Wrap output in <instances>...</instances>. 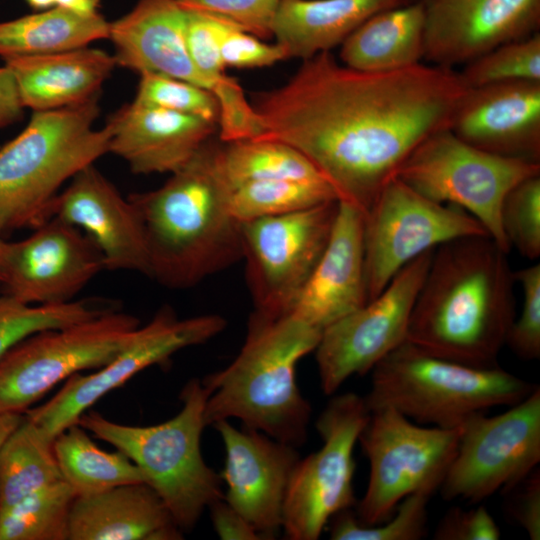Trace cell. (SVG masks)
<instances>
[{
  "instance_id": "1",
  "label": "cell",
  "mask_w": 540,
  "mask_h": 540,
  "mask_svg": "<svg viewBox=\"0 0 540 540\" xmlns=\"http://www.w3.org/2000/svg\"><path fill=\"white\" fill-rule=\"evenodd\" d=\"M468 89L452 68L363 72L325 51L303 60L284 85L255 94L252 105L258 138L298 150L338 201L365 214L412 152L450 128Z\"/></svg>"
},
{
  "instance_id": "2",
  "label": "cell",
  "mask_w": 540,
  "mask_h": 540,
  "mask_svg": "<svg viewBox=\"0 0 540 540\" xmlns=\"http://www.w3.org/2000/svg\"><path fill=\"white\" fill-rule=\"evenodd\" d=\"M507 254L488 235L461 237L435 248L406 341L467 365L496 366L516 317V281Z\"/></svg>"
},
{
  "instance_id": "3",
  "label": "cell",
  "mask_w": 540,
  "mask_h": 540,
  "mask_svg": "<svg viewBox=\"0 0 540 540\" xmlns=\"http://www.w3.org/2000/svg\"><path fill=\"white\" fill-rule=\"evenodd\" d=\"M215 150L210 140L162 186L128 197L143 226L148 277L164 287L190 288L242 259L241 222Z\"/></svg>"
},
{
  "instance_id": "4",
  "label": "cell",
  "mask_w": 540,
  "mask_h": 540,
  "mask_svg": "<svg viewBox=\"0 0 540 540\" xmlns=\"http://www.w3.org/2000/svg\"><path fill=\"white\" fill-rule=\"evenodd\" d=\"M322 332L287 314L253 312L245 342L224 369L201 380L208 392L206 426L238 419L244 428L299 447L312 408L298 387V362L315 351Z\"/></svg>"
},
{
  "instance_id": "5",
  "label": "cell",
  "mask_w": 540,
  "mask_h": 540,
  "mask_svg": "<svg viewBox=\"0 0 540 540\" xmlns=\"http://www.w3.org/2000/svg\"><path fill=\"white\" fill-rule=\"evenodd\" d=\"M98 99L35 111L24 130L0 148L3 232L32 230L51 218L60 187L109 153V125L94 128Z\"/></svg>"
},
{
  "instance_id": "6",
  "label": "cell",
  "mask_w": 540,
  "mask_h": 540,
  "mask_svg": "<svg viewBox=\"0 0 540 540\" xmlns=\"http://www.w3.org/2000/svg\"><path fill=\"white\" fill-rule=\"evenodd\" d=\"M207 397L201 380L193 378L180 393L182 409L163 423L125 425L96 411L83 413L78 420L86 431L116 447L139 467L182 532L192 530L205 508L224 497L220 475L201 453Z\"/></svg>"
},
{
  "instance_id": "7",
  "label": "cell",
  "mask_w": 540,
  "mask_h": 540,
  "mask_svg": "<svg viewBox=\"0 0 540 540\" xmlns=\"http://www.w3.org/2000/svg\"><path fill=\"white\" fill-rule=\"evenodd\" d=\"M536 386L498 365H467L405 341L372 369L364 399L369 411L388 406L419 424L451 429L492 407L517 404Z\"/></svg>"
},
{
  "instance_id": "8",
  "label": "cell",
  "mask_w": 540,
  "mask_h": 540,
  "mask_svg": "<svg viewBox=\"0 0 540 540\" xmlns=\"http://www.w3.org/2000/svg\"><path fill=\"white\" fill-rule=\"evenodd\" d=\"M540 175V162L496 155L476 148L449 129L423 141L401 166L397 178L425 197L462 208L475 217L506 253L501 207L521 181Z\"/></svg>"
},
{
  "instance_id": "9",
  "label": "cell",
  "mask_w": 540,
  "mask_h": 540,
  "mask_svg": "<svg viewBox=\"0 0 540 540\" xmlns=\"http://www.w3.org/2000/svg\"><path fill=\"white\" fill-rule=\"evenodd\" d=\"M358 441L370 475L355 515L372 526L389 519L408 495H433L440 488L457 451L459 428L425 427L383 406L370 411Z\"/></svg>"
},
{
  "instance_id": "10",
  "label": "cell",
  "mask_w": 540,
  "mask_h": 540,
  "mask_svg": "<svg viewBox=\"0 0 540 540\" xmlns=\"http://www.w3.org/2000/svg\"><path fill=\"white\" fill-rule=\"evenodd\" d=\"M140 325L137 317L114 309L24 338L0 359V413H24L63 379L105 366Z\"/></svg>"
},
{
  "instance_id": "11",
  "label": "cell",
  "mask_w": 540,
  "mask_h": 540,
  "mask_svg": "<svg viewBox=\"0 0 540 540\" xmlns=\"http://www.w3.org/2000/svg\"><path fill=\"white\" fill-rule=\"evenodd\" d=\"M370 411L348 392L332 398L316 420L322 447L299 459L287 488L282 529L290 540H317L330 519L356 505L353 451Z\"/></svg>"
},
{
  "instance_id": "12",
  "label": "cell",
  "mask_w": 540,
  "mask_h": 540,
  "mask_svg": "<svg viewBox=\"0 0 540 540\" xmlns=\"http://www.w3.org/2000/svg\"><path fill=\"white\" fill-rule=\"evenodd\" d=\"M474 235L489 236L471 214L433 201L394 178L364 214L368 301L420 255L454 239Z\"/></svg>"
},
{
  "instance_id": "13",
  "label": "cell",
  "mask_w": 540,
  "mask_h": 540,
  "mask_svg": "<svg viewBox=\"0 0 540 540\" xmlns=\"http://www.w3.org/2000/svg\"><path fill=\"white\" fill-rule=\"evenodd\" d=\"M540 462V387L505 412L477 413L459 427L455 457L439 488L445 500L505 493Z\"/></svg>"
},
{
  "instance_id": "14",
  "label": "cell",
  "mask_w": 540,
  "mask_h": 540,
  "mask_svg": "<svg viewBox=\"0 0 540 540\" xmlns=\"http://www.w3.org/2000/svg\"><path fill=\"white\" fill-rule=\"evenodd\" d=\"M338 201L241 223L242 259L255 312L288 314L329 241Z\"/></svg>"
},
{
  "instance_id": "15",
  "label": "cell",
  "mask_w": 540,
  "mask_h": 540,
  "mask_svg": "<svg viewBox=\"0 0 540 540\" xmlns=\"http://www.w3.org/2000/svg\"><path fill=\"white\" fill-rule=\"evenodd\" d=\"M226 327L217 314L179 318L169 306L139 326L128 344L105 366L90 375L76 373L49 401L24 414L49 439L79 418L97 400L127 380L155 364L168 360L180 350L208 342Z\"/></svg>"
},
{
  "instance_id": "16",
  "label": "cell",
  "mask_w": 540,
  "mask_h": 540,
  "mask_svg": "<svg viewBox=\"0 0 540 540\" xmlns=\"http://www.w3.org/2000/svg\"><path fill=\"white\" fill-rule=\"evenodd\" d=\"M433 251L408 263L375 298L323 330L315 354L324 394H333L353 375L372 371L406 341Z\"/></svg>"
},
{
  "instance_id": "17",
  "label": "cell",
  "mask_w": 540,
  "mask_h": 540,
  "mask_svg": "<svg viewBox=\"0 0 540 540\" xmlns=\"http://www.w3.org/2000/svg\"><path fill=\"white\" fill-rule=\"evenodd\" d=\"M32 230L3 245L0 285L5 294L26 304H63L105 270L99 248L79 228L51 217Z\"/></svg>"
},
{
  "instance_id": "18",
  "label": "cell",
  "mask_w": 540,
  "mask_h": 540,
  "mask_svg": "<svg viewBox=\"0 0 540 540\" xmlns=\"http://www.w3.org/2000/svg\"><path fill=\"white\" fill-rule=\"evenodd\" d=\"M424 59L454 69L505 43L539 32L540 0H418Z\"/></svg>"
},
{
  "instance_id": "19",
  "label": "cell",
  "mask_w": 540,
  "mask_h": 540,
  "mask_svg": "<svg viewBox=\"0 0 540 540\" xmlns=\"http://www.w3.org/2000/svg\"><path fill=\"white\" fill-rule=\"evenodd\" d=\"M225 448L219 474L226 484L224 500L263 537L274 539L282 529L283 506L293 470L300 459L296 447L229 420L212 425Z\"/></svg>"
},
{
  "instance_id": "20",
  "label": "cell",
  "mask_w": 540,
  "mask_h": 540,
  "mask_svg": "<svg viewBox=\"0 0 540 540\" xmlns=\"http://www.w3.org/2000/svg\"><path fill=\"white\" fill-rule=\"evenodd\" d=\"M56 217L83 231L102 253L106 270L149 274L140 217L129 200L97 169L79 171L52 205Z\"/></svg>"
},
{
  "instance_id": "21",
  "label": "cell",
  "mask_w": 540,
  "mask_h": 540,
  "mask_svg": "<svg viewBox=\"0 0 540 540\" xmlns=\"http://www.w3.org/2000/svg\"><path fill=\"white\" fill-rule=\"evenodd\" d=\"M449 130L481 150L540 162V81L469 88Z\"/></svg>"
},
{
  "instance_id": "22",
  "label": "cell",
  "mask_w": 540,
  "mask_h": 540,
  "mask_svg": "<svg viewBox=\"0 0 540 540\" xmlns=\"http://www.w3.org/2000/svg\"><path fill=\"white\" fill-rule=\"evenodd\" d=\"M367 302L364 213L338 201L327 246L288 314L323 332Z\"/></svg>"
},
{
  "instance_id": "23",
  "label": "cell",
  "mask_w": 540,
  "mask_h": 540,
  "mask_svg": "<svg viewBox=\"0 0 540 540\" xmlns=\"http://www.w3.org/2000/svg\"><path fill=\"white\" fill-rule=\"evenodd\" d=\"M109 153L136 174L173 173L211 140L218 124L131 102L108 120Z\"/></svg>"
},
{
  "instance_id": "24",
  "label": "cell",
  "mask_w": 540,
  "mask_h": 540,
  "mask_svg": "<svg viewBox=\"0 0 540 540\" xmlns=\"http://www.w3.org/2000/svg\"><path fill=\"white\" fill-rule=\"evenodd\" d=\"M186 11L174 0H137L110 22L108 39L116 64L139 74H161L203 87L208 82L195 68L186 45Z\"/></svg>"
},
{
  "instance_id": "25",
  "label": "cell",
  "mask_w": 540,
  "mask_h": 540,
  "mask_svg": "<svg viewBox=\"0 0 540 540\" xmlns=\"http://www.w3.org/2000/svg\"><path fill=\"white\" fill-rule=\"evenodd\" d=\"M182 533L144 482L76 496L70 510L68 540H179Z\"/></svg>"
},
{
  "instance_id": "26",
  "label": "cell",
  "mask_w": 540,
  "mask_h": 540,
  "mask_svg": "<svg viewBox=\"0 0 540 540\" xmlns=\"http://www.w3.org/2000/svg\"><path fill=\"white\" fill-rule=\"evenodd\" d=\"M12 71L24 107L55 110L99 96L115 68L113 55L100 49H79L5 60Z\"/></svg>"
},
{
  "instance_id": "27",
  "label": "cell",
  "mask_w": 540,
  "mask_h": 540,
  "mask_svg": "<svg viewBox=\"0 0 540 540\" xmlns=\"http://www.w3.org/2000/svg\"><path fill=\"white\" fill-rule=\"evenodd\" d=\"M412 0H282L272 36L288 58L302 60L330 51L371 16Z\"/></svg>"
},
{
  "instance_id": "28",
  "label": "cell",
  "mask_w": 540,
  "mask_h": 540,
  "mask_svg": "<svg viewBox=\"0 0 540 540\" xmlns=\"http://www.w3.org/2000/svg\"><path fill=\"white\" fill-rule=\"evenodd\" d=\"M424 53V12L412 0L363 22L341 44L340 58L354 70L389 72L421 63Z\"/></svg>"
},
{
  "instance_id": "29",
  "label": "cell",
  "mask_w": 540,
  "mask_h": 540,
  "mask_svg": "<svg viewBox=\"0 0 540 540\" xmlns=\"http://www.w3.org/2000/svg\"><path fill=\"white\" fill-rule=\"evenodd\" d=\"M110 22L99 13L52 7L0 22V56H40L87 47L108 38Z\"/></svg>"
},
{
  "instance_id": "30",
  "label": "cell",
  "mask_w": 540,
  "mask_h": 540,
  "mask_svg": "<svg viewBox=\"0 0 540 540\" xmlns=\"http://www.w3.org/2000/svg\"><path fill=\"white\" fill-rule=\"evenodd\" d=\"M53 450L63 480L76 496L124 484L146 483L143 473L128 456L119 450L113 453L101 450L78 423L54 438Z\"/></svg>"
},
{
  "instance_id": "31",
  "label": "cell",
  "mask_w": 540,
  "mask_h": 540,
  "mask_svg": "<svg viewBox=\"0 0 540 540\" xmlns=\"http://www.w3.org/2000/svg\"><path fill=\"white\" fill-rule=\"evenodd\" d=\"M60 480L53 440L25 416L0 450V511Z\"/></svg>"
},
{
  "instance_id": "32",
  "label": "cell",
  "mask_w": 540,
  "mask_h": 540,
  "mask_svg": "<svg viewBox=\"0 0 540 540\" xmlns=\"http://www.w3.org/2000/svg\"><path fill=\"white\" fill-rule=\"evenodd\" d=\"M224 143L216 145L215 159L230 189L262 180H325L302 153L286 143L260 138Z\"/></svg>"
},
{
  "instance_id": "33",
  "label": "cell",
  "mask_w": 540,
  "mask_h": 540,
  "mask_svg": "<svg viewBox=\"0 0 540 540\" xmlns=\"http://www.w3.org/2000/svg\"><path fill=\"white\" fill-rule=\"evenodd\" d=\"M338 201L325 180H262L230 189L229 210L239 222L296 212Z\"/></svg>"
},
{
  "instance_id": "34",
  "label": "cell",
  "mask_w": 540,
  "mask_h": 540,
  "mask_svg": "<svg viewBox=\"0 0 540 540\" xmlns=\"http://www.w3.org/2000/svg\"><path fill=\"white\" fill-rule=\"evenodd\" d=\"M75 497L64 480L26 496L0 511V540H68Z\"/></svg>"
},
{
  "instance_id": "35",
  "label": "cell",
  "mask_w": 540,
  "mask_h": 540,
  "mask_svg": "<svg viewBox=\"0 0 540 540\" xmlns=\"http://www.w3.org/2000/svg\"><path fill=\"white\" fill-rule=\"evenodd\" d=\"M114 309L115 305L94 299L32 305L0 294V359L11 347L34 333L66 327Z\"/></svg>"
},
{
  "instance_id": "36",
  "label": "cell",
  "mask_w": 540,
  "mask_h": 540,
  "mask_svg": "<svg viewBox=\"0 0 540 540\" xmlns=\"http://www.w3.org/2000/svg\"><path fill=\"white\" fill-rule=\"evenodd\" d=\"M432 495L415 492L396 507L397 512L384 523L366 526L359 523L350 509L338 512L330 519L332 540H419L427 534V505Z\"/></svg>"
},
{
  "instance_id": "37",
  "label": "cell",
  "mask_w": 540,
  "mask_h": 540,
  "mask_svg": "<svg viewBox=\"0 0 540 540\" xmlns=\"http://www.w3.org/2000/svg\"><path fill=\"white\" fill-rule=\"evenodd\" d=\"M463 66L458 72L468 88L516 80L540 81V33L502 44Z\"/></svg>"
},
{
  "instance_id": "38",
  "label": "cell",
  "mask_w": 540,
  "mask_h": 540,
  "mask_svg": "<svg viewBox=\"0 0 540 540\" xmlns=\"http://www.w3.org/2000/svg\"><path fill=\"white\" fill-rule=\"evenodd\" d=\"M185 11V39L189 56L219 101L240 86L236 79L225 74L220 54L224 34L235 25L205 13Z\"/></svg>"
},
{
  "instance_id": "39",
  "label": "cell",
  "mask_w": 540,
  "mask_h": 540,
  "mask_svg": "<svg viewBox=\"0 0 540 540\" xmlns=\"http://www.w3.org/2000/svg\"><path fill=\"white\" fill-rule=\"evenodd\" d=\"M134 103L192 115L218 124L220 109L209 90L177 78L141 73Z\"/></svg>"
},
{
  "instance_id": "40",
  "label": "cell",
  "mask_w": 540,
  "mask_h": 540,
  "mask_svg": "<svg viewBox=\"0 0 540 540\" xmlns=\"http://www.w3.org/2000/svg\"><path fill=\"white\" fill-rule=\"evenodd\" d=\"M500 219L510 247L527 259H537L540 256V175L521 181L508 192Z\"/></svg>"
},
{
  "instance_id": "41",
  "label": "cell",
  "mask_w": 540,
  "mask_h": 540,
  "mask_svg": "<svg viewBox=\"0 0 540 540\" xmlns=\"http://www.w3.org/2000/svg\"><path fill=\"white\" fill-rule=\"evenodd\" d=\"M516 283L523 292L521 314L515 317L506 339V345L523 360L540 357V264L514 271Z\"/></svg>"
},
{
  "instance_id": "42",
  "label": "cell",
  "mask_w": 540,
  "mask_h": 540,
  "mask_svg": "<svg viewBox=\"0 0 540 540\" xmlns=\"http://www.w3.org/2000/svg\"><path fill=\"white\" fill-rule=\"evenodd\" d=\"M185 10L225 20L260 38L272 36V24L282 0H174Z\"/></svg>"
},
{
  "instance_id": "43",
  "label": "cell",
  "mask_w": 540,
  "mask_h": 540,
  "mask_svg": "<svg viewBox=\"0 0 540 540\" xmlns=\"http://www.w3.org/2000/svg\"><path fill=\"white\" fill-rule=\"evenodd\" d=\"M220 54L224 66L234 68H261L289 59L279 43H265L236 26H231L224 34Z\"/></svg>"
},
{
  "instance_id": "44",
  "label": "cell",
  "mask_w": 540,
  "mask_h": 540,
  "mask_svg": "<svg viewBox=\"0 0 540 540\" xmlns=\"http://www.w3.org/2000/svg\"><path fill=\"white\" fill-rule=\"evenodd\" d=\"M500 529L484 506L470 510L460 507L449 509L439 521L435 532L436 540H497Z\"/></svg>"
},
{
  "instance_id": "45",
  "label": "cell",
  "mask_w": 540,
  "mask_h": 540,
  "mask_svg": "<svg viewBox=\"0 0 540 540\" xmlns=\"http://www.w3.org/2000/svg\"><path fill=\"white\" fill-rule=\"evenodd\" d=\"M509 495L507 510L514 522L530 539H540V470L537 467L526 478L505 492Z\"/></svg>"
},
{
  "instance_id": "46",
  "label": "cell",
  "mask_w": 540,
  "mask_h": 540,
  "mask_svg": "<svg viewBox=\"0 0 540 540\" xmlns=\"http://www.w3.org/2000/svg\"><path fill=\"white\" fill-rule=\"evenodd\" d=\"M213 528L223 540H260L263 537L224 498L209 507Z\"/></svg>"
},
{
  "instance_id": "47",
  "label": "cell",
  "mask_w": 540,
  "mask_h": 540,
  "mask_svg": "<svg viewBox=\"0 0 540 540\" xmlns=\"http://www.w3.org/2000/svg\"><path fill=\"white\" fill-rule=\"evenodd\" d=\"M24 108L12 71L0 67V128L21 119Z\"/></svg>"
},
{
  "instance_id": "48",
  "label": "cell",
  "mask_w": 540,
  "mask_h": 540,
  "mask_svg": "<svg viewBox=\"0 0 540 540\" xmlns=\"http://www.w3.org/2000/svg\"><path fill=\"white\" fill-rule=\"evenodd\" d=\"M24 413L6 412L0 413V450L9 436L22 423Z\"/></svg>"
},
{
  "instance_id": "49",
  "label": "cell",
  "mask_w": 540,
  "mask_h": 540,
  "mask_svg": "<svg viewBox=\"0 0 540 540\" xmlns=\"http://www.w3.org/2000/svg\"><path fill=\"white\" fill-rule=\"evenodd\" d=\"M53 7L65 8L80 14L99 12V0H52Z\"/></svg>"
},
{
  "instance_id": "50",
  "label": "cell",
  "mask_w": 540,
  "mask_h": 540,
  "mask_svg": "<svg viewBox=\"0 0 540 540\" xmlns=\"http://www.w3.org/2000/svg\"><path fill=\"white\" fill-rule=\"evenodd\" d=\"M35 10H45L53 7L52 0H25Z\"/></svg>"
},
{
  "instance_id": "51",
  "label": "cell",
  "mask_w": 540,
  "mask_h": 540,
  "mask_svg": "<svg viewBox=\"0 0 540 540\" xmlns=\"http://www.w3.org/2000/svg\"><path fill=\"white\" fill-rule=\"evenodd\" d=\"M3 233L4 232H3V230H2V228L0 226V257H1V252H2V249H3V245L5 243V240L3 239V236H2Z\"/></svg>"
}]
</instances>
